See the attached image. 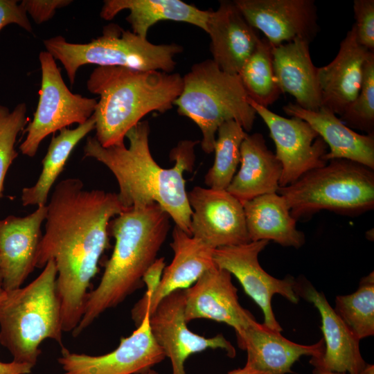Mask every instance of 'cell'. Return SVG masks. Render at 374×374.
<instances>
[{
  "instance_id": "31",
  "label": "cell",
  "mask_w": 374,
  "mask_h": 374,
  "mask_svg": "<svg viewBox=\"0 0 374 374\" xmlns=\"http://www.w3.org/2000/svg\"><path fill=\"white\" fill-rule=\"evenodd\" d=\"M335 311L355 336L362 339L374 334V274L363 277L357 290L337 296Z\"/></svg>"
},
{
  "instance_id": "44",
  "label": "cell",
  "mask_w": 374,
  "mask_h": 374,
  "mask_svg": "<svg viewBox=\"0 0 374 374\" xmlns=\"http://www.w3.org/2000/svg\"><path fill=\"white\" fill-rule=\"evenodd\" d=\"M1 283H2V278H1V271H0V286H1Z\"/></svg>"
},
{
  "instance_id": "36",
  "label": "cell",
  "mask_w": 374,
  "mask_h": 374,
  "mask_svg": "<svg viewBox=\"0 0 374 374\" xmlns=\"http://www.w3.org/2000/svg\"><path fill=\"white\" fill-rule=\"evenodd\" d=\"M15 24L33 33L28 15L17 0H0V31L6 26Z\"/></svg>"
},
{
  "instance_id": "25",
  "label": "cell",
  "mask_w": 374,
  "mask_h": 374,
  "mask_svg": "<svg viewBox=\"0 0 374 374\" xmlns=\"http://www.w3.org/2000/svg\"><path fill=\"white\" fill-rule=\"evenodd\" d=\"M240 167L227 192L242 204L260 195L277 193L282 166L270 151L262 134H248L240 146Z\"/></svg>"
},
{
  "instance_id": "33",
  "label": "cell",
  "mask_w": 374,
  "mask_h": 374,
  "mask_svg": "<svg viewBox=\"0 0 374 374\" xmlns=\"http://www.w3.org/2000/svg\"><path fill=\"white\" fill-rule=\"evenodd\" d=\"M27 123L25 103H19L12 112L0 105V195L6 173L18 155L15 148L17 137Z\"/></svg>"
},
{
  "instance_id": "12",
  "label": "cell",
  "mask_w": 374,
  "mask_h": 374,
  "mask_svg": "<svg viewBox=\"0 0 374 374\" xmlns=\"http://www.w3.org/2000/svg\"><path fill=\"white\" fill-rule=\"evenodd\" d=\"M165 357L151 332L147 310L137 328L129 337H122L113 351L94 356L62 347L57 361L63 374H143Z\"/></svg>"
},
{
  "instance_id": "6",
  "label": "cell",
  "mask_w": 374,
  "mask_h": 374,
  "mask_svg": "<svg viewBox=\"0 0 374 374\" xmlns=\"http://www.w3.org/2000/svg\"><path fill=\"white\" fill-rule=\"evenodd\" d=\"M174 105L179 115L199 127L201 147L206 154L213 152L223 123L234 120L247 132L256 118L239 75L224 72L211 59L193 64L183 76L182 90Z\"/></svg>"
},
{
  "instance_id": "26",
  "label": "cell",
  "mask_w": 374,
  "mask_h": 374,
  "mask_svg": "<svg viewBox=\"0 0 374 374\" xmlns=\"http://www.w3.org/2000/svg\"><path fill=\"white\" fill-rule=\"evenodd\" d=\"M128 10L126 21L132 31L147 38L150 27L161 21H175L194 25L207 32L210 10H203L180 0H105L100 16L112 20L118 12Z\"/></svg>"
},
{
  "instance_id": "1",
  "label": "cell",
  "mask_w": 374,
  "mask_h": 374,
  "mask_svg": "<svg viewBox=\"0 0 374 374\" xmlns=\"http://www.w3.org/2000/svg\"><path fill=\"white\" fill-rule=\"evenodd\" d=\"M46 208L35 267L55 262L62 329L69 332L82 318L90 283L109 245V223L125 208L117 193L84 189L77 178L59 182Z\"/></svg>"
},
{
  "instance_id": "21",
  "label": "cell",
  "mask_w": 374,
  "mask_h": 374,
  "mask_svg": "<svg viewBox=\"0 0 374 374\" xmlns=\"http://www.w3.org/2000/svg\"><path fill=\"white\" fill-rule=\"evenodd\" d=\"M356 39L353 26L341 41L328 64L317 67L321 107L341 115L357 98L362 82L363 66L371 54Z\"/></svg>"
},
{
  "instance_id": "35",
  "label": "cell",
  "mask_w": 374,
  "mask_h": 374,
  "mask_svg": "<svg viewBox=\"0 0 374 374\" xmlns=\"http://www.w3.org/2000/svg\"><path fill=\"white\" fill-rule=\"evenodd\" d=\"M72 2L71 0H23L19 5L35 24H41L50 20L57 9Z\"/></svg>"
},
{
  "instance_id": "42",
  "label": "cell",
  "mask_w": 374,
  "mask_h": 374,
  "mask_svg": "<svg viewBox=\"0 0 374 374\" xmlns=\"http://www.w3.org/2000/svg\"><path fill=\"white\" fill-rule=\"evenodd\" d=\"M5 294H6V291L2 288L1 286H0V301L4 297Z\"/></svg>"
},
{
  "instance_id": "3",
  "label": "cell",
  "mask_w": 374,
  "mask_h": 374,
  "mask_svg": "<svg viewBox=\"0 0 374 374\" xmlns=\"http://www.w3.org/2000/svg\"><path fill=\"white\" fill-rule=\"evenodd\" d=\"M170 218L154 203L125 208L110 220L108 229L115 238L114 250L98 285L87 294L82 318L72 332L74 337L142 287L144 273L166 239Z\"/></svg>"
},
{
  "instance_id": "37",
  "label": "cell",
  "mask_w": 374,
  "mask_h": 374,
  "mask_svg": "<svg viewBox=\"0 0 374 374\" xmlns=\"http://www.w3.org/2000/svg\"><path fill=\"white\" fill-rule=\"evenodd\" d=\"M165 268L163 258L156 259L144 273L142 281L146 285L145 296H150L157 288Z\"/></svg>"
},
{
  "instance_id": "41",
  "label": "cell",
  "mask_w": 374,
  "mask_h": 374,
  "mask_svg": "<svg viewBox=\"0 0 374 374\" xmlns=\"http://www.w3.org/2000/svg\"><path fill=\"white\" fill-rule=\"evenodd\" d=\"M359 374H374V366L373 364H367Z\"/></svg>"
},
{
  "instance_id": "30",
  "label": "cell",
  "mask_w": 374,
  "mask_h": 374,
  "mask_svg": "<svg viewBox=\"0 0 374 374\" xmlns=\"http://www.w3.org/2000/svg\"><path fill=\"white\" fill-rule=\"evenodd\" d=\"M247 135V132L234 120L226 121L219 127L213 149L214 163L204 177V183L208 188H228L240 162V146Z\"/></svg>"
},
{
  "instance_id": "19",
  "label": "cell",
  "mask_w": 374,
  "mask_h": 374,
  "mask_svg": "<svg viewBox=\"0 0 374 374\" xmlns=\"http://www.w3.org/2000/svg\"><path fill=\"white\" fill-rule=\"evenodd\" d=\"M295 291L298 296L317 308L321 319L324 353L321 357H311L310 360L329 371L359 374L366 365L360 353V340L330 306L323 292L310 283L301 281H296Z\"/></svg>"
},
{
  "instance_id": "13",
  "label": "cell",
  "mask_w": 374,
  "mask_h": 374,
  "mask_svg": "<svg viewBox=\"0 0 374 374\" xmlns=\"http://www.w3.org/2000/svg\"><path fill=\"white\" fill-rule=\"evenodd\" d=\"M188 199L191 236L213 249L251 242L243 204L226 190L195 186Z\"/></svg>"
},
{
  "instance_id": "15",
  "label": "cell",
  "mask_w": 374,
  "mask_h": 374,
  "mask_svg": "<svg viewBox=\"0 0 374 374\" xmlns=\"http://www.w3.org/2000/svg\"><path fill=\"white\" fill-rule=\"evenodd\" d=\"M248 23L272 46L296 39L311 42L319 31L313 0H235Z\"/></svg>"
},
{
  "instance_id": "11",
  "label": "cell",
  "mask_w": 374,
  "mask_h": 374,
  "mask_svg": "<svg viewBox=\"0 0 374 374\" xmlns=\"http://www.w3.org/2000/svg\"><path fill=\"white\" fill-rule=\"evenodd\" d=\"M248 103L267 126L282 166L280 187L289 186L308 172L325 166L328 145L305 121L285 118L256 103Z\"/></svg>"
},
{
  "instance_id": "43",
  "label": "cell",
  "mask_w": 374,
  "mask_h": 374,
  "mask_svg": "<svg viewBox=\"0 0 374 374\" xmlns=\"http://www.w3.org/2000/svg\"><path fill=\"white\" fill-rule=\"evenodd\" d=\"M143 374H157V373H155L154 371H153L152 369L150 370L149 371L143 373Z\"/></svg>"
},
{
  "instance_id": "18",
  "label": "cell",
  "mask_w": 374,
  "mask_h": 374,
  "mask_svg": "<svg viewBox=\"0 0 374 374\" xmlns=\"http://www.w3.org/2000/svg\"><path fill=\"white\" fill-rule=\"evenodd\" d=\"M46 211V205L39 206L25 217L0 219V271L5 291L21 287L35 267Z\"/></svg>"
},
{
  "instance_id": "16",
  "label": "cell",
  "mask_w": 374,
  "mask_h": 374,
  "mask_svg": "<svg viewBox=\"0 0 374 374\" xmlns=\"http://www.w3.org/2000/svg\"><path fill=\"white\" fill-rule=\"evenodd\" d=\"M231 274L215 265L206 271L185 292V319H207L233 328L236 336L256 322L241 306Z\"/></svg>"
},
{
  "instance_id": "8",
  "label": "cell",
  "mask_w": 374,
  "mask_h": 374,
  "mask_svg": "<svg viewBox=\"0 0 374 374\" xmlns=\"http://www.w3.org/2000/svg\"><path fill=\"white\" fill-rule=\"evenodd\" d=\"M43 43L64 67L71 85L78 69L85 64L172 73L176 66L174 57L183 51L181 45L154 44L116 24L104 26L102 35L88 43L69 42L61 35Z\"/></svg>"
},
{
  "instance_id": "4",
  "label": "cell",
  "mask_w": 374,
  "mask_h": 374,
  "mask_svg": "<svg viewBox=\"0 0 374 374\" xmlns=\"http://www.w3.org/2000/svg\"><path fill=\"white\" fill-rule=\"evenodd\" d=\"M183 87L178 73L98 66L87 88L98 95L93 114L96 139L103 147L124 143L127 132L152 112L171 109Z\"/></svg>"
},
{
  "instance_id": "28",
  "label": "cell",
  "mask_w": 374,
  "mask_h": 374,
  "mask_svg": "<svg viewBox=\"0 0 374 374\" xmlns=\"http://www.w3.org/2000/svg\"><path fill=\"white\" fill-rule=\"evenodd\" d=\"M95 130L92 115L86 122L75 128H63L59 134L51 138L47 152L42 160V169L36 183L22 189L24 206L46 205L48 193L76 145L91 131Z\"/></svg>"
},
{
  "instance_id": "2",
  "label": "cell",
  "mask_w": 374,
  "mask_h": 374,
  "mask_svg": "<svg viewBox=\"0 0 374 374\" xmlns=\"http://www.w3.org/2000/svg\"><path fill=\"white\" fill-rule=\"evenodd\" d=\"M150 125L141 121L130 129L125 144L103 147L95 137H88L84 146V157L104 164L114 175L122 206L143 208L159 204L178 226L190 234L192 211L186 190L185 171L193 170L195 146L199 141H179L170 154L175 163L161 168L152 157L149 146Z\"/></svg>"
},
{
  "instance_id": "9",
  "label": "cell",
  "mask_w": 374,
  "mask_h": 374,
  "mask_svg": "<svg viewBox=\"0 0 374 374\" xmlns=\"http://www.w3.org/2000/svg\"><path fill=\"white\" fill-rule=\"evenodd\" d=\"M42 81L39 98L26 137L19 146L22 154L34 157L49 134L69 125H80L93 114L97 100L72 93L64 82L60 68L47 51L39 55Z\"/></svg>"
},
{
  "instance_id": "27",
  "label": "cell",
  "mask_w": 374,
  "mask_h": 374,
  "mask_svg": "<svg viewBox=\"0 0 374 374\" xmlns=\"http://www.w3.org/2000/svg\"><path fill=\"white\" fill-rule=\"evenodd\" d=\"M243 208L251 242L272 240L296 249L304 244V233L296 229L287 202L277 193L254 197L244 202Z\"/></svg>"
},
{
  "instance_id": "17",
  "label": "cell",
  "mask_w": 374,
  "mask_h": 374,
  "mask_svg": "<svg viewBox=\"0 0 374 374\" xmlns=\"http://www.w3.org/2000/svg\"><path fill=\"white\" fill-rule=\"evenodd\" d=\"M170 247L174 252L171 263L164 268L161 281L149 296H143L132 310V317L136 326L147 310L150 314L166 296L177 290L193 285L208 269L215 265L214 249L175 226Z\"/></svg>"
},
{
  "instance_id": "38",
  "label": "cell",
  "mask_w": 374,
  "mask_h": 374,
  "mask_svg": "<svg viewBox=\"0 0 374 374\" xmlns=\"http://www.w3.org/2000/svg\"><path fill=\"white\" fill-rule=\"evenodd\" d=\"M33 368L28 364L19 363L13 360L8 363L0 361V374H29Z\"/></svg>"
},
{
  "instance_id": "39",
  "label": "cell",
  "mask_w": 374,
  "mask_h": 374,
  "mask_svg": "<svg viewBox=\"0 0 374 374\" xmlns=\"http://www.w3.org/2000/svg\"><path fill=\"white\" fill-rule=\"evenodd\" d=\"M228 374H265V373L257 371L245 364L244 368H238V369L231 371Z\"/></svg>"
},
{
  "instance_id": "10",
  "label": "cell",
  "mask_w": 374,
  "mask_h": 374,
  "mask_svg": "<svg viewBox=\"0 0 374 374\" xmlns=\"http://www.w3.org/2000/svg\"><path fill=\"white\" fill-rule=\"evenodd\" d=\"M267 240L222 247L213 251V262L219 268L233 274L242 285L244 292L260 307L264 314V325L281 332L271 307L274 294H280L293 303L299 296L295 291L296 280L290 276L278 279L269 275L258 262L259 253L268 244Z\"/></svg>"
},
{
  "instance_id": "34",
  "label": "cell",
  "mask_w": 374,
  "mask_h": 374,
  "mask_svg": "<svg viewBox=\"0 0 374 374\" xmlns=\"http://www.w3.org/2000/svg\"><path fill=\"white\" fill-rule=\"evenodd\" d=\"M353 24L357 42L374 53V1L355 0Z\"/></svg>"
},
{
  "instance_id": "29",
  "label": "cell",
  "mask_w": 374,
  "mask_h": 374,
  "mask_svg": "<svg viewBox=\"0 0 374 374\" xmlns=\"http://www.w3.org/2000/svg\"><path fill=\"white\" fill-rule=\"evenodd\" d=\"M238 75L248 96L261 106L272 105L282 93L274 75L272 45L265 38L260 39Z\"/></svg>"
},
{
  "instance_id": "14",
  "label": "cell",
  "mask_w": 374,
  "mask_h": 374,
  "mask_svg": "<svg viewBox=\"0 0 374 374\" xmlns=\"http://www.w3.org/2000/svg\"><path fill=\"white\" fill-rule=\"evenodd\" d=\"M184 311L185 292L181 290L164 297L150 314L151 332L170 358L172 374H186L184 362L187 358L208 348L222 349L229 357L235 356V348L222 334L206 338L190 330Z\"/></svg>"
},
{
  "instance_id": "7",
  "label": "cell",
  "mask_w": 374,
  "mask_h": 374,
  "mask_svg": "<svg viewBox=\"0 0 374 374\" xmlns=\"http://www.w3.org/2000/svg\"><path fill=\"white\" fill-rule=\"evenodd\" d=\"M328 162L279 187L296 221L323 210L355 216L374 208V170L344 159Z\"/></svg>"
},
{
  "instance_id": "20",
  "label": "cell",
  "mask_w": 374,
  "mask_h": 374,
  "mask_svg": "<svg viewBox=\"0 0 374 374\" xmlns=\"http://www.w3.org/2000/svg\"><path fill=\"white\" fill-rule=\"evenodd\" d=\"M206 33L211 38V60L232 75H238L261 39L233 1H221L216 10H210Z\"/></svg>"
},
{
  "instance_id": "24",
  "label": "cell",
  "mask_w": 374,
  "mask_h": 374,
  "mask_svg": "<svg viewBox=\"0 0 374 374\" xmlns=\"http://www.w3.org/2000/svg\"><path fill=\"white\" fill-rule=\"evenodd\" d=\"M310 43L296 39L272 46L273 68L282 93L292 95L301 107L318 111L321 107V98Z\"/></svg>"
},
{
  "instance_id": "22",
  "label": "cell",
  "mask_w": 374,
  "mask_h": 374,
  "mask_svg": "<svg viewBox=\"0 0 374 374\" xmlns=\"http://www.w3.org/2000/svg\"><path fill=\"white\" fill-rule=\"evenodd\" d=\"M237 341L247 353L246 365L265 374H286L301 356L320 358L324 353L323 339L312 345L299 344L257 321L238 335Z\"/></svg>"
},
{
  "instance_id": "32",
  "label": "cell",
  "mask_w": 374,
  "mask_h": 374,
  "mask_svg": "<svg viewBox=\"0 0 374 374\" xmlns=\"http://www.w3.org/2000/svg\"><path fill=\"white\" fill-rule=\"evenodd\" d=\"M339 119L350 129L374 134V53L364 64L362 85L357 98Z\"/></svg>"
},
{
  "instance_id": "23",
  "label": "cell",
  "mask_w": 374,
  "mask_h": 374,
  "mask_svg": "<svg viewBox=\"0 0 374 374\" xmlns=\"http://www.w3.org/2000/svg\"><path fill=\"white\" fill-rule=\"evenodd\" d=\"M283 109L287 115L306 121L324 141L330 148L323 157L326 162L344 159L374 170V134L355 132L323 107L318 111H310L296 103H289Z\"/></svg>"
},
{
  "instance_id": "5",
  "label": "cell",
  "mask_w": 374,
  "mask_h": 374,
  "mask_svg": "<svg viewBox=\"0 0 374 374\" xmlns=\"http://www.w3.org/2000/svg\"><path fill=\"white\" fill-rule=\"evenodd\" d=\"M25 287L6 291L0 301V344L13 361L34 367L39 346L52 339L62 346V317L57 290V269L49 260Z\"/></svg>"
},
{
  "instance_id": "40",
  "label": "cell",
  "mask_w": 374,
  "mask_h": 374,
  "mask_svg": "<svg viewBox=\"0 0 374 374\" xmlns=\"http://www.w3.org/2000/svg\"><path fill=\"white\" fill-rule=\"evenodd\" d=\"M310 362L314 366V370H313L314 374H346V373H335V372L327 371L324 369L323 367H321L319 364H318L317 363L312 360H310Z\"/></svg>"
}]
</instances>
